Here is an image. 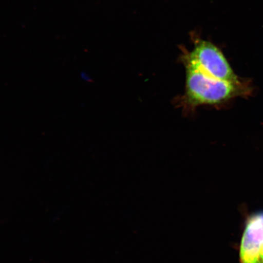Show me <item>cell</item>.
Wrapping results in <instances>:
<instances>
[{"label": "cell", "instance_id": "cell-1", "mask_svg": "<svg viewBox=\"0 0 263 263\" xmlns=\"http://www.w3.org/2000/svg\"><path fill=\"white\" fill-rule=\"evenodd\" d=\"M186 70L185 90L182 97V103L185 107L215 106L248 93V88L241 83H232L210 77L188 61Z\"/></svg>", "mask_w": 263, "mask_h": 263}, {"label": "cell", "instance_id": "cell-2", "mask_svg": "<svg viewBox=\"0 0 263 263\" xmlns=\"http://www.w3.org/2000/svg\"><path fill=\"white\" fill-rule=\"evenodd\" d=\"M186 61L210 77L232 83H241L222 52L212 43L199 41Z\"/></svg>", "mask_w": 263, "mask_h": 263}, {"label": "cell", "instance_id": "cell-3", "mask_svg": "<svg viewBox=\"0 0 263 263\" xmlns=\"http://www.w3.org/2000/svg\"><path fill=\"white\" fill-rule=\"evenodd\" d=\"M239 263H263V211L246 218L239 246Z\"/></svg>", "mask_w": 263, "mask_h": 263}]
</instances>
